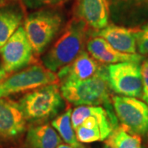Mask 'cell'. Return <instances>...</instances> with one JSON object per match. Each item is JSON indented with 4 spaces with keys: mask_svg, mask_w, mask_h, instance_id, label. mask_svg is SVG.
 <instances>
[{
    "mask_svg": "<svg viewBox=\"0 0 148 148\" xmlns=\"http://www.w3.org/2000/svg\"><path fill=\"white\" fill-rule=\"evenodd\" d=\"M107 82L111 90L118 95L142 97L143 82L141 64L138 62H122L106 65Z\"/></svg>",
    "mask_w": 148,
    "mask_h": 148,
    "instance_id": "cell-6",
    "label": "cell"
},
{
    "mask_svg": "<svg viewBox=\"0 0 148 148\" xmlns=\"http://www.w3.org/2000/svg\"><path fill=\"white\" fill-rule=\"evenodd\" d=\"M112 106L118 120L127 131L137 135L148 133V105L135 97L114 95Z\"/></svg>",
    "mask_w": 148,
    "mask_h": 148,
    "instance_id": "cell-8",
    "label": "cell"
},
{
    "mask_svg": "<svg viewBox=\"0 0 148 148\" xmlns=\"http://www.w3.org/2000/svg\"><path fill=\"white\" fill-rule=\"evenodd\" d=\"M65 101L60 86L53 83L27 92L18 102L27 123L40 124L55 119L63 112Z\"/></svg>",
    "mask_w": 148,
    "mask_h": 148,
    "instance_id": "cell-2",
    "label": "cell"
},
{
    "mask_svg": "<svg viewBox=\"0 0 148 148\" xmlns=\"http://www.w3.org/2000/svg\"><path fill=\"white\" fill-rule=\"evenodd\" d=\"M106 66L84 50L73 61L57 72L58 82L64 84L88 79L102 72Z\"/></svg>",
    "mask_w": 148,
    "mask_h": 148,
    "instance_id": "cell-11",
    "label": "cell"
},
{
    "mask_svg": "<svg viewBox=\"0 0 148 148\" xmlns=\"http://www.w3.org/2000/svg\"><path fill=\"white\" fill-rule=\"evenodd\" d=\"M86 49L91 57L102 64L109 65L122 62L141 63L144 59L140 53H126L118 51L100 36H90Z\"/></svg>",
    "mask_w": 148,
    "mask_h": 148,
    "instance_id": "cell-12",
    "label": "cell"
},
{
    "mask_svg": "<svg viewBox=\"0 0 148 148\" xmlns=\"http://www.w3.org/2000/svg\"><path fill=\"white\" fill-rule=\"evenodd\" d=\"M60 90L64 100L73 106H101L114 110L106 66L102 72L90 78L60 84Z\"/></svg>",
    "mask_w": 148,
    "mask_h": 148,
    "instance_id": "cell-4",
    "label": "cell"
},
{
    "mask_svg": "<svg viewBox=\"0 0 148 148\" xmlns=\"http://www.w3.org/2000/svg\"><path fill=\"white\" fill-rule=\"evenodd\" d=\"M107 139L114 148H142L140 136L129 132L121 125H119Z\"/></svg>",
    "mask_w": 148,
    "mask_h": 148,
    "instance_id": "cell-18",
    "label": "cell"
},
{
    "mask_svg": "<svg viewBox=\"0 0 148 148\" xmlns=\"http://www.w3.org/2000/svg\"><path fill=\"white\" fill-rule=\"evenodd\" d=\"M58 82L55 73L41 64H32L0 80V98L29 92L38 87Z\"/></svg>",
    "mask_w": 148,
    "mask_h": 148,
    "instance_id": "cell-5",
    "label": "cell"
},
{
    "mask_svg": "<svg viewBox=\"0 0 148 148\" xmlns=\"http://www.w3.org/2000/svg\"><path fill=\"white\" fill-rule=\"evenodd\" d=\"M141 73L143 82L142 98L148 105V58L143 59L141 64Z\"/></svg>",
    "mask_w": 148,
    "mask_h": 148,
    "instance_id": "cell-21",
    "label": "cell"
},
{
    "mask_svg": "<svg viewBox=\"0 0 148 148\" xmlns=\"http://www.w3.org/2000/svg\"><path fill=\"white\" fill-rule=\"evenodd\" d=\"M91 29L84 21L75 17L65 27L52 46L41 57L42 65L56 73L73 61L84 51Z\"/></svg>",
    "mask_w": 148,
    "mask_h": 148,
    "instance_id": "cell-1",
    "label": "cell"
},
{
    "mask_svg": "<svg viewBox=\"0 0 148 148\" xmlns=\"http://www.w3.org/2000/svg\"><path fill=\"white\" fill-rule=\"evenodd\" d=\"M56 148H73L71 146H69L68 144H64V143H61L59 144L58 147Z\"/></svg>",
    "mask_w": 148,
    "mask_h": 148,
    "instance_id": "cell-24",
    "label": "cell"
},
{
    "mask_svg": "<svg viewBox=\"0 0 148 148\" xmlns=\"http://www.w3.org/2000/svg\"><path fill=\"white\" fill-rule=\"evenodd\" d=\"M27 121L19 102L0 98V144L14 142L26 132Z\"/></svg>",
    "mask_w": 148,
    "mask_h": 148,
    "instance_id": "cell-10",
    "label": "cell"
},
{
    "mask_svg": "<svg viewBox=\"0 0 148 148\" xmlns=\"http://www.w3.org/2000/svg\"><path fill=\"white\" fill-rule=\"evenodd\" d=\"M67 0H22L24 5L29 9H40L45 8H54L63 4Z\"/></svg>",
    "mask_w": 148,
    "mask_h": 148,
    "instance_id": "cell-20",
    "label": "cell"
},
{
    "mask_svg": "<svg viewBox=\"0 0 148 148\" xmlns=\"http://www.w3.org/2000/svg\"><path fill=\"white\" fill-rule=\"evenodd\" d=\"M76 17L83 21L92 31L109 25V12L106 0H77Z\"/></svg>",
    "mask_w": 148,
    "mask_h": 148,
    "instance_id": "cell-14",
    "label": "cell"
},
{
    "mask_svg": "<svg viewBox=\"0 0 148 148\" xmlns=\"http://www.w3.org/2000/svg\"><path fill=\"white\" fill-rule=\"evenodd\" d=\"M72 111V109L68 108L65 112L53 119L51 125L57 131L60 138L64 140L66 144L71 146L73 148H86L82 143L78 142L75 130L73 127L71 122Z\"/></svg>",
    "mask_w": 148,
    "mask_h": 148,
    "instance_id": "cell-17",
    "label": "cell"
},
{
    "mask_svg": "<svg viewBox=\"0 0 148 148\" xmlns=\"http://www.w3.org/2000/svg\"><path fill=\"white\" fill-rule=\"evenodd\" d=\"M114 24L138 28L148 22V0H106Z\"/></svg>",
    "mask_w": 148,
    "mask_h": 148,
    "instance_id": "cell-9",
    "label": "cell"
},
{
    "mask_svg": "<svg viewBox=\"0 0 148 148\" xmlns=\"http://www.w3.org/2000/svg\"><path fill=\"white\" fill-rule=\"evenodd\" d=\"M0 54L2 58L0 70L6 77L33 64L35 54L22 26L17 28L1 48Z\"/></svg>",
    "mask_w": 148,
    "mask_h": 148,
    "instance_id": "cell-7",
    "label": "cell"
},
{
    "mask_svg": "<svg viewBox=\"0 0 148 148\" xmlns=\"http://www.w3.org/2000/svg\"><path fill=\"white\" fill-rule=\"evenodd\" d=\"M62 13L53 8L37 9L23 21V28L35 56L44 53L64 27Z\"/></svg>",
    "mask_w": 148,
    "mask_h": 148,
    "instance_id": "cell-3",
    "label": "cell"
},
{
    "mask_svg": "<svg viewBox=\"0 0 148 148\" xmlns=\"http://www.w3.org/2000/svg\"><path fill=\"white\" fill-rule=\"evenodd\" d=\"M61 142L62 139L52 125L32 124L26 133L23 148H56Z\"/></svg>",
    "mask_w": 148,
    "mask_h": 148,
    "instance_id": "cell-15",
    "label": "cell"
},
{
    "mask_svg": "<svg viewBox=\"0 0 148 148\" xmlns=\"http://www.w3.org/2000/svg\"><path fill=\"white\" fill-rule=\"evenodd\" d=\"M19 0H0V8L7 6L14 5Z\"/></svg>",
    "mask_w": 148,
    "mask_h": 148,
    "instance_id": "cell-22",
    "label": "cell"
},
{
    "mask_svg": "<svg viewBox=\"0 0 148 148\" xmlns=\"http://www.w3.org/2000/svg\"><path fill=\"white\" fill-rule=\"evenodd\" d=\"M103 148H114V147L111 144L110 142L108 139H106V140H105V144H104V147Z\"/></svg>",
    "mask_w": 148,
    "mask_h": 148,
    "instance_id": "cell-23",
    "label": "cell"
},
{
    "mask_svg": "<svg viewBox=\"0 0 148 148\" xmlns=\"http://www.w3.org/2000/svg\"><path fill=\"white\" fill-rule=\"evenodd\" d=\"M24 21V13L20 7L14 5L0 8V48Z\"/></svg>",
    "mask_w": 148,
    "mask_h": 148,
    "instance_id": "cell-16",
    "label": "cell"
},
{
    "mask_svg": "<svg viewBox=\"0 0 148 148\" xmlns=\"http://www.w3.org/2000/svg\"><path fill=\"white\" fill-rule=\"evenodd\" d=\"M137 50L141 55L148 56V22L137 28Z\"/></svg>",
    "mask_w": 148,
    "mask_h": 148,
    "instance_id": "cell-19",
    "label": "cell"
},
{
    "mask_svg": "<svg viewBox=\"0 0 148 148\" xmlns=\"http://www.w3.org/2000/svg\"><path fill=\"white\" fill-rule=\"evenodd\" d=\"M137 28H129L115 24H109L98 31H92L90 36H100L118 51L137 53Z\"/></svg>",
    "mask_w": 148,
    "mask_h": 148,
    "instance_id": "cell-13",
    "label": "cell"
}]
</instances>
